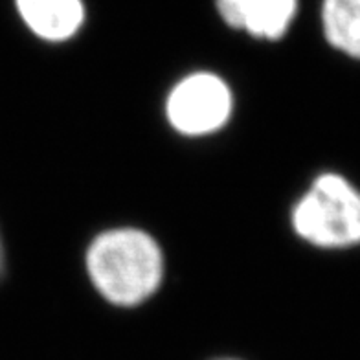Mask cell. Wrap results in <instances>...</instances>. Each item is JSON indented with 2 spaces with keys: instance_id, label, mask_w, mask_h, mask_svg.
Returning <instances> with one entry per match:
<instances>
[{
  "instance_id": "1",
  "label": "cell",
  "mask_w": 360,
  "mask_h": 360,
  "mask_svg": "<svg viewBox=\"0 0 360 360\" xmlns=\"http://www.w3.org/2000/svg\"><path fill=\"white\" fill-rule=\"evenodd\" d=\"M86 269L103 298L131 307L146 302L158 289L164 263L151 236L134 228H120L96 237L86 252Z\"/></svg>"
},
{
  "instance_id": "2",
  "label": "cell",
  "mask_w": 360,
  "mask_h": 360,
  "mask_svg": "<svg viewBox=\"0 0 360 360\" xmlns=\"http://www.w3.org/2000/svg\"><path fill=\"white\" fill-rule=\"evenodd\" d=\"M292 226L304 241L316 248L360 247V188L333 171L318 175L294 206Z\"/></svg>"
},
{
  "instance_id": "3",
  "label": "cell",
  "mask_w": 360,
  "mask_h": 360,
  "mask_svg": "<svg viewBox=\"0 0 360 360\" xmlns=\"http://www.w3.org/2000/svg\"><path fill=\"white\" fill-rule=\"evenodd\" d=\"M232 114V92L214 74H193L171 90L169 124L182 134L200 136L223 127Z\"/></svg>"
},
{
  "instance_id": "4",
  "label": "cell",
  "mask_w": 360,
  "mask_h": 360,
  "mask_svg": "<svg viewBox=\"0 0 360 360\" xmlns=\"http://www.w3.org/2000/svg\"><path fill=\"white\" fill-rule=\"evenodd\" d=\"M217 10L233 28L274 41L287 34L298 0H217Z\"/></svg>"
},
{
  "instance_id": "5",
  "label": "cell",
  "mask_w": 360,
  "mask_h": 360,
  "mask_svg": "<svg viewBox=\"0 0 360 360\" xmlns=\"http://www.w3.org/2000/svg\"><path fill=\"white\" fill-rule=\"evenodd\" d=\"M28 28L46 41H67L81 28L85 8L81 0H15Z\"/></svg>"
},
{
  "instance_id": "6",
  "label": "cell",
  "mask_w": 360,
  "mask_h": 360,
  "mask_svg": "<svg viewBox=\"0 0 360 360\" xmlns=\"http://www.w3.org/2000/svg\"><path fill=\"white\" fill-rule=\"evenodd\" d=\"M322 30L333 50L360 61V0H323Z\"/></svg>"
},
{
  "instance_id": "7",
  "label": "cell",
  "mask_w": 360,
  "mask_h": 360,
  "mask_svg": "<svg viewBox=\"0 0 360 360\" xmlns=\"http://www.w3.org/2000/svg\"><path fill=\"white\" fill-rule=\"evenodd\" d=\"M4 269V248H2V241H0V272Z\"/></svg>"
}]
</instances>
